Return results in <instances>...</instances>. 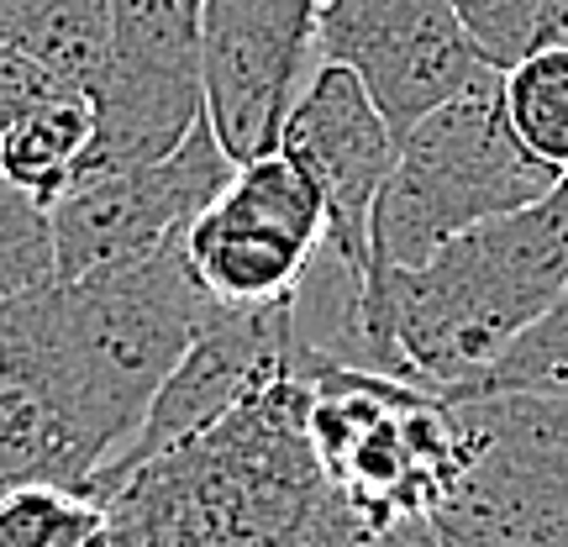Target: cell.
Wrapping results in <instances>:
<instances>
[{"label":"cell","instance_id":"cell-12","mask_svg":"<svg viewBox=\"0 0 568 547\" xmlns=\"http://www.w3.org/2000/svg\"><path fill=\"white\" fill-rule=\"evenodd\" d=\"M322 59L347 63L400 138L489 74L447 0H322Z\"/></svg>","mask_w":568,"mask_h":547},{"label":"cell","instance_id":"cell-23","mask_svg":"<svg viewBox=\"0 0 568 547\" xmlns=\"http://www.w3.org/2000/svg\"><path fill=\"white\" fill-rule=\"evenodd\" d=\"M84 547H116V543H111V521H105V531H101V537H90V543H84Z\"/></svg>","mask_w":568,"mask_h":547},{"label":"cell","instance_id":"cell-15","mask_svg":"<svg viewBox=\"0 0 568 547\" xmlns=\"http://www.w3.org/2000/svg\"><path fill=\"white\" fill-rule=\"evenodd\" d=\"M0 42L95 90L111 59V0H0Z\"/></svg>","mask_w":568,"mask_h":547},{"label":"cell","instance_id":"cell-8","mask_svg":"<svg viewBox=\"0 0 568 547\" xmlns=\"http://www.w3.org/2000/svg\"><path fill=\"white\" fill-rule=\"evenodd\" d=\"M322 243V190L274 148L264 159L232 169L216 201L184 226L180 253L205 301L243 311V305L290 301Z\"/></svg>","mask_w":568,"mask_h":547},{"label":"cell","instance_id":"cell-1","mask_svg":"<svg viewBox=\"0 0 568 547\" xmlns=\"http://www.w3.org/2000/svg\"><path fill=\"white\" fill-rule=\"evenodd\" d=\"M564 290L568 174L542 201L458 232L426 264H368L364 368L432 395H468Z\"/></svg>","mask_w":568,"mask_h":547},{"label":"cell","instance_id":"cell-19","mask_svg":"<svg viewBox=\"0 0 568 547\" xmlns=\"http://www.w3.org/2000/svg\"><path fill=\"white\" fill-rule=\"evenodd\" d=\"M468 395H537V401L568 406V290L485 368V379Z\"/></svg>","mask_w":568,"mask_h":547},{"label":"cell","instance_id":"cell-9","mask_svg":"<svg viewBox=\"0 0 568 547\" xmlns=\"http://www.w3.org/2000/svg\"><path fill=\"white\" fill-rule=\"evenodd\" d=\"M322 63V0H205V122L232 163L280 148L284 117Z\"/></svg>","mask_w":568,"mask_h":547},{"label":"cell","instance_id":"cell-4","mask_svg":"<svg viewBox=\"0 0 568 547\" xmlns=\"http://www.w3.org/2000/svg\"><path fill=\"white\" fill-rule=\"evenodd\" d=\"M558 180L564 174L516 138L506 117V74L489 69L400 138V159L368 222L374 264H426L458 232L542 201Z\"/></svg>","mask_w":568,"mask_h":547},{"label":"cell","instance_id":"cell-6","mask_svg":"<svg viewBox=\"0 0 568 547\" xmlns=\"http://www.w3.org/2000/svg\"><path fill=\"white\" fill-rule=\"evenodd\" d=\"M468 464L432 527L443 547H568V406L537 395H458Z\"/></svg>","mask_w":568,"mask_h":547},{"label":"cell","instance_id":"cell-18","mask_svg":"<svg viewBox=\"0 0 568 547\" xmlns=\"http://www.w3.org/2000/svg\"><path fill=\"white\" fill-rule=\"evenodd\" d=\"M105 531V506L80 485L0 489V547H84Z\"/></svg>","mask_w":568,"mask_h":547},{"label":"cell","instance_id":"cell-11","mask_svg":"<svg viewBox=\"0 0 568 547\" xmlns=\"http://www.w3.org/2000/svg\"><path fill=\"white\" fill-rule=\"evenodd\" d=\"M295 368H311V364L301 358L295 332H290V301L243 305V311L211 305L201 332H195V343L184 347V358L174 364L169 385L159 389L148 422L138 426V437L116 458H105L80 489L101 500L122 474H132L138 464L159 458L169 447L190 443V437H201L205 426H216L222 416L247 406L258 389H268L274 379L295 374Z\"/></svg>","mask_w":568,"mask_h":547},{"label":"cell","instance_id":"cell-3","mask_svg":"<svg viewBox=\"0 0 568 547\" xmlns=\"http://www.w3.org/2000/svg\"><path fill=\"white\" fill-rule=\"evenodd\" d=\"M205 311L180 243L48 290V374L101 464L138 437Z\"/></svg>","mask_w":568,"mask_h":547},{"label":"cell","instance_id":"cell-20","mask_svg":"<svg viewBox=\"0 0 568 547\" xmlns=\"http://www.w3.org/2000/svg\"><path fill=\"white\" fill-rule=\"evenodd\" d=\"M59 284L53 205L0 174V295H32Z\"/></svg>","mask_w":568,"mask_h":547},{"label":"cell","instance_id":"cell-10","mask_svg":"<svg viewBox=\"0 0 568 547\" xmlns=\"http://www.w3.org/2000/svg\"><path fill=\"white\" fill-rule=\"evenodd\" d=\"M232 169L237 163L222 148V138L211 132V122H201L169 159L69 184L53 201L59 280H84L95 269L132 264L180 243L184 226L232 180Z\"/></svg>","mask_w":568,"mask_h":547},{"label":"cell","instance_id":"cell-5","mask_svg":"<svg viewBox=\"0 0 568 547\" xmlns=\"http://www.w3.org/2000/svg\"><path fill=\"white\" fill-rule=\"evenodd\" d=\"M305 432L326 489L368 527L432 516L468 464L458 401L368 368H316Z\"/></svg>","mask_w":568,"mask_h":547},{"label":"cell","instance_id":"cell-22","mask_svg":"<svg viewBox=\"0 0 568 547\" xmlns=\"http://www.w3.org/2000/svg\"><path fill=\"white\" fill-rule=\"evenodd\" d=\"M542 42H568V0H542Z\"/></svg>","mask_w":568,"mask_h":547},{"label":"cell","instance_id":"cell-16","mask_svg":"<svg viewBox=\"0 0 568 547\" xmlns=\"http://www.w3.org/2000/svg\"><path fill=\"white\" fill-rule=\"evenodd\" d=\"M90 138H95V95L84 84H63L53 101L6 126V180L53 205L74 180Z\"/></svg>","mask_w":568,"mask_h":547},{"label":"cell","instance_id":"cell-14","mask_svg":"<svg viewBox=\"0 0 568 547\" xmlns=\"http://www.w3.org/2000/svg\"><path fill=\"white\" fill-rule=\"evenodd\" d=\"M48 290L0 295V489L84 485L101 464L48 374Z\"/></svg>","mask_w":568,"mask_h":547},{"label":"cell","instance_id":"cell-21","mask_svg":"<svg viewBox=\"0 0 568 547\" xmlns=\"http://www.w3.org/2000/svg\"><path fill=\"white\" fill-rule=\"evenodd\" d=\"M489 69H516L542 42V0H447Z\"/></svg>","mask_w":568,"mask_h":547},{"label":"cell","instance_id":"cell-24","mask_svg":"<svg viewBox=\"0 0 568 547\" xmlns=\"http://www.w3.org/2000/svg\"><path fill=\"white\" fill-rule=\"evenodd\" d=\"M0 174H6V126H0Z\"/></svg>","mask_w":568,"mask_h":547},{"label":"cell","instance_id":"cell-13","mask_svg":"<svg viewBox=\"0 0 568 547\" xmlns=\"http://www.w3.org/2000/svg\"><path fill=\"white\" fill-rule=\"evenodd\" d=\"M280 153L322 190L326 243L347 253L353 264H374L368 222H374V201L385 190L389 169L400 159V132L385 122V111L374 105V95L347 63L326 59L311 74L295 111L284 117Z\"/></svg>","mask_w":568,"mask_h":547},{"label":"cell","instance_id":"cell-7","mask_svg":"<svg viewBox=\"0 0 568 547\" xmlns=\"http://www.w3.org/2000/svg\"><path fill=\"white\" fill-rule=\"evenodd\" d=\"M205 0H111V59L95 80V138L69 184L159 163L205 122Z\"/></svg>","mask_w":568,"mask_h":547},{"label":"cell","instance_id":"cell-2","mask_svg":"<svg viewBox=\"0 0 568 547\" xmlns=\"http://www.w3.org/2000/svg\"><path fill=\"white\" fill-rule=\"evenodd\" d=\"M316 368H295L201 437L101 495L116 547H311L326 479L305 432Z\"/></svg>","mask_w":568,"mask_h":547},{"label":"cell","instance_id":"cell-17","mask_svg":"<svg viewBox=\"0 0 568 547\" xmlns=\"http://www.w3.org/2000/svg\"><path fill=\"white\" fill-rule=\"evenodd\" d=\"M506 117L537 159L568 174V42H537L506 69Z\"/></svg>","mask_w":568,"mask_h":547}]
</instances>
